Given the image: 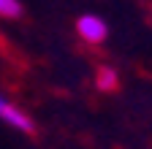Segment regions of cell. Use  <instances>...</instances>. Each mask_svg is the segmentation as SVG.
Wrapping results in <instances>:
<instances>
[{"mask_svg": "<svg viewBox=\"0 0 152 149\" xmlns=\"http://www.w3.org/2000/svg\"><path fill=\"white\" fill-rule=\"evenodd\" d=\"M0 119L3 122H8L11 127H16V130H22V133H33V119L25 114L19 106H14L11 100H6L3 95H0Z\"/></svg>", "mask_w": 152, "mask_h": 149, "instance_id": "obj_2", "label": "cell"}, {"mask_svg": "<svg viewBox=\"0 0 152 149\" xmlns=\"http://www.w3.org/2000/svg\"><path fill=\"white\" fill-rule=\"evenodd\" d=\"M95 81H98V87L103 89V92H114L117 89V84H120V79H117V73H114L111 68H98V73H95Z\"/></svg>", "mask_w": 152, "mask_h": 149, "instance_id": "obj_3", "label": "cell"}, {"mask_svg": "<svg viewBox=\"0 0 152 149\" xmlns=\"http://www.w3.org/2000/svg\"><path fill=\"white\" fill-rule=\"evenodd\" d=\"M76 33H79L82 41H87V44H103L106 35H109V27H106V22L101 16L84 14V16H79V22H76Z\"/></svg>", "mask_w": 152, "mask_h": 149, "instance_id": "obj_1", "label": "cell"}, {"mask_svg": "<svg viewBox=\"0 0 152 149\" xmlns=\"http://www.w3.org/2000/svg\"><path fill=\"white\" fill-rule=\"evenodd\" d=\"M19 14H22L19 0H0V16H3V19H16Z\"/></svg>", "mask_w": 152, "mask_h": 149, "instance_id": "obj_4", "label": "cell"}]
</instances>
